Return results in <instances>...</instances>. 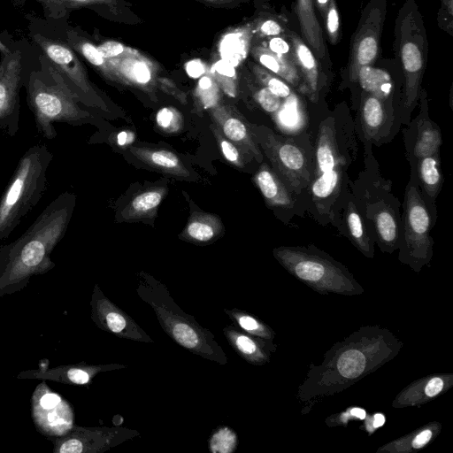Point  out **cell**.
I'll return each instance as SVG.
<instances>
[{
	"label": "cell",
	"mask_w": 453,
	"mask_h": 453,
	"mask_svg": "<svg viewBox=\"0 0 453 453\" xmlns=\"http://www.w3.org/2000/svg\"><path fill=\"white\" fill-rule=\"evenodd\" d=\"M402 347L389 330L364 326L334 344L319 365H310L296 396L305 403L340 393L392 360Z\"/></svg>",
	"instance_id": "obj_1"
},
{
	"label": "cell",
	"mask_w": 453,
	"mask_h": 453,
	"mask_svg": "<svg viewBox=\"0 0 453 453\" xmlns=\"http://www.w3.org/2000/svg\"><path fill=\"white\" fill-rule=\"evenodd\" d=\"M357 138L354 117L348 109L326 113L318 125L305 211L319 224L333 225L343 196L351 188L349 169L357 157Z\"/></svg>",
	"instance_id": "obj_2"
},
{
	"label": "cell",
	"mask_w": 453,
	"mask_h": 453,
	"mask_svg": "<svg viewBox=\"0 0 453 453\" xmlns=\"http://www.w3.org/2000/svg\"><path fill=\"white\" fill-rule=\"evenodd\" d=\"M75 205L69 192L58 196L13 242L0 248V296L23 288L55 264L50 254L64 238Z\"/></svg>",
	"instance_id": "obj_3"
},
{
	"label": "cell",
	"mask_w": 453,
	"mask_h": 453,
	"mask_svg": "<svg viewBox=\"0 0 453 453\" xmlns=\"http://www.w3.org/2000/svg\"><path fill=\"white\" fill-rule=\"evenodd\" d=\"M38 61L40 68L30 71L25 85L27 104L38 133L51 140L57 136L54 122L81 125L91 120L93 114L81 108L83 104L43 55H39Z\"/></svg>",
	"instance_id": "obj_4"
},
{
	"label": "cell",
	"mask_w": 453,
	"mask_h": 453,
	"mask_svg": "<svg viewBox=\"0 0 453 453\" xmlns=\"http://www.w3.org/2000/svg\"><path fill=\"white\" fill-rule=\"evenodd\" d=\"M250 132L271 167L289 189L303 213L313 170V143L307 133L287 136L250 123Z\"/></svg>",
	"instance_id": "obj_5"
},
{
	"label": "cell",
	"mask_w": 453,
	"mask_h": 453,
	"mask_svg": "<svg viewBox=\"0 0 453 453\" xmlns=\"http://www.w3.org/2000/svg\"><path fill=\"white\" fill-rule=\"evenodd\" d=\"M52 159L46 144L33 145L20 157L0 198V244L43 196Z\"/></svg>",
	"instance_id": "obj_6"
},
{
	"label": "cell",
	"mask_w": 453,
	"mask_h": 453,
	"mask_svg": "<svg viewBox=\"0 0 453 453\" xmlns=\"http://www.w3.org/2000/svg\"><path fill=\"white\" fill-rule=\"evenodd\" d=\"M273 253L290 274L316 292L343 296L364 293L344 265L313 245L280 246Z\"/></svg>",
	"instance_id": "obj_7"
},
{
	"label": "cell",
	"mask_w": 453,
	"mask_h": 453,
	"mask_svg": "<svg viewBox=\"0 0 453 453\" xmlns=\"http://www.w3.org/2000/svg\"><path fill=\"white\" fill-rule=\"evenodd\" d=\"M395 34L404 77L402 124L407 126L418 103L427 60L425 23L414 0H406L399 10L395 19Z\"/></svg>",
	"instance_id": "obj_8"
},
{
	"label": "cell",
	"mask_w": 453,
	"mask_h": 453,
	"mask_svg": "<svg viewBox=\"0 0 453 453\" xmlns=\"http://www.w3.org/2000/svg\"><path fill=\"white\" fill-rule=\"evenodd\" d=\"M137 292L155 311L157 319L176 342L191 352L216 361L226 363V357L211 332L202 327L173 301L167 289L153 279L142 276Z\"/></svg>",
	"instance_id": "obj_9"
},
{
	"label": "cell",
	"mask_w": 453,
	"mask_h": 453,
	"mask_svg": "<svg viewBox=\"0 0 453 453\" xmlns=\"http://www.w3.org/2000/svg\"><path fill=\"white\" fill-rule=\"evenodd\" d=\"M28 36L42 55L59 73L66 86L89 108L108 111V107L89 81L76 52L64 40L46 29L40 18L27 13Z\"/></svg>",
	"instance_id": "obj_10"
},
{
	"label": "cell",
	"mask_w": 453,
	"mask_h": 453,
	"mask_svg": "<svg viewBox=\"0 0 453 453\" xmlns=\"http://www.w3.org/2000/svg\"><path fill=\"white\" fill-rule=\"evenodd\" d=\"M403 208V232L398 258L415 272H419L430 263L433 257L431 229L434 224L421 196L413 171H411L405 188Z\"/></svg>",
	"instance_id": "obj_11"
},
{
	"label": "cell",
	"mask_w": 453,
	"mask_h": 453,
	"mask_svg": "<svg viewBox=\"0 0 453 453\" xmlns=\"http://www.w3.org/2000/svg\"><path fill=\"white\" fill-rule=\"evenodd\" d=\"M12 42V50L0 58V129L11 137L19 128V92L32 69L27 65L23 46Z\"/></svg>",
	"instance_id": "obj_12"
},
{
	"label": "cell",
	"mask_w": 453,
	"mask_h": 453,
	"mask_svg": "<svg viewBox=\"0 0 453 453\" xmlns=\"http://www.w3.org/2000/svg\"><path fill=\"white\" fill-rule=\"evenodd\" d=\"M386 12V0H370L364 8L350 42L347 65V78L350 83H357L361 67L372 65L376 60Z\"/></svg>",
	"instance_id": "obj_13"
},
{
	"label": "cell",
	"mask_w": 453,
	"mask_h": 453,
	"mask_svg": "<svg viewBox=\"0 0 453 453\" xmlns=\"http://www.w3.org/2000/svg\"><path fill=\"white\" fill-rule=\"evenodd\" d=\"M356 117L355 128L364 149L390 142L402 125V110L399 107L364 91L361 92Z\"/></svg>",
	"instance_id": "obj_14"
},
{
	"label": "cell",
	"mask_w": 453,
	"mask_h": 453,
	"mask_svg": "<svg viewBox=\"0 0 453 453\" xmlns=\"http://www.w3.org/2000/svg\"><path fill=\"white\" fill-rule=\"evenodd\" d=\"M32 417L38 431L45 435L59 437L74 426L70 403L53 392L43 381L35 389L31 399Z\"/></svg>",
	"instance_id": "obj_15"
},
{
	"label": "cell",
	"mask_w": 453,
	"mask_h": 453,
	"mask_svg": "<svg viewBox=\"0 0 453 453\" xmlns=\"http://www.w3.org/2000/svg\"><path fill=\"white\" fill-rule=\"evenodd\" d=\"M419 112L403 129L406 156L410 166L419 159L440 153L441 133L439 126L428 114L426 91L421 88L419 95Z\"/></svg>",
	"instance_id": "obj_16"
},
{
	"label": "cell",
	"mask_w": 453,
	"mask_h": 453,
	"mask_svg": "<svg viewBox=\"0 0 453 453\" xmlns=\"http://www.w3.org/2000/svg\"><path fill=\"white\" fill-rule=\"evenodd\" d=\"M134 431L107 427H82L73 426L65 434L52 440L54 453L102 452L130 438Z\"/></svg>",
	"instance_id": "obj_17"
},
{
	"label": "cell",
	"mask_w": 453,
	"mask_h": 453,
	"mask_svg": "<svg viewBox=\"0 0 453 453\" xmlns=\"http://www.w3.org/2000/svg\"><path fill=\"white\" fill-rule=\"evenodd\" d=\"M333 226L365 257H374L375 241L355 203L351 188L343 196Z\"/></svg>",
	"instance_id": "obj_18"
},
{
	"label": "cell",
	"mask_w": 453,
	"mask_h": 453,
	"mask_svg": "<svg viewBox=\"0 0 453 453\" xmlns=\"http://www.w3.org/2000/svg\"><path fill=\"white\" fill-rule=\"evenodd\" d=\"M92 319L98 327L135 341L151 342L150 338L124 311L114 306L95 287L92 300Z\"/></svg>",
	"instance_id": "obj_19"
},
{
	"label": "cell",
	"mask_w": 453,
	"mask_h": 453,
	"mask_svg": "<svg viewBox=\"0 0 453 453\" xmlns=\"http://www.w3.org/2000/svg\"><path fill=\"white\" fill-rule=\"evenodd\" d=\"M216 126L244 155L262 163L264 155L250 132V123L232 108L216 105L211 109Z\"/></svg>",
	"instance_id": "obj_20"
},
{
	"label": "cell",
	"mask_w": 453,
	"mask_h": 453,
	"mask_svg": "<svg viewBox=\"0 0 453 453\" xmlns=\"http://www.w3.org/2000/svg\"><path fill=\"white\" fill-rule=\"evenodd\" d=\"M287 37L292 47L294 63L306 88V96L311 103L318 104L326 85L321 65L310 47L296 33L288 29Z\"/></svg>",
	"instance_id": "obj_21"
},
{
	"label": "cell",
	"mask_w": 453,
	"mask_h": 453,
	"mask_svg": "<svg viewBox=\"0 0 453 453\" xmlns=\"http://www.w3.org/2000/svg\"><path fill=\"white\" fill-rule=\"evenodd\" d=\"M253 180L269 207L284 211L288 219L295 214L303 215L296 200L271 165L261 163Z\"/></svg>",
	"instance_id": "obj_22"
},
{
	"label": "cell",
	"mask_w": 453,
	"mask_h": 453,
	"mask_svg": "<svg viewBox=\"0 0 453 453\" xmlns=\"http://www.w3.org/2000/svg\"><path fill=\"white\" fill-rule=\"evenodd\" d=\"M411 171L415 173L421 196L434 224L437 218L435 202L443 182L440 153L419 159L411 166Z\"/></svg>",
	"instance_id": "obj_23"
},
{
	"label": "cell",
	"mask_w": 453,
	"mask_h": 453,
	"mask_svg": "<svg viewBox=\"0 0 453 453\" xmlns=\"http://www.w3.org/2000/svg\"><path fill=\"white\" fill-rule=\"evenodd\" d=\"M452 383V374L428 375L421 378L403 388L393 401V406L405 407L423 404L440 395Z\"/></svg>",
	"instance_id": "obj_24"
},
{
	"label": "cell",
	"mask_w": 453,
	"mask_h": 453,
	"mask_svg": "<svg viewBox=\"0 0 453 453\" xmlns=\"http://www.w3.org/2000/svg\"><path fill=\"white\" fill-rule=\"evenodd\" d=\"M296 12L302 37L306 44L318 59L328 60L322 29L314 11V1L296 0Z\"/></svg>",
	"instance_id": "obj_25"
},
{
	"label": "cell",
	"mask_w": 453,
	"mask_h": 453,
	"mask_svg": "<svg viewBox=\"0 0 453 453\" xmlns=\"http://www.w3.org/2000/svg\"><path fill=\"white\" fill-rule=\"evenodd\" d=\"M102 367L84 365H60L48 369L25 371L17 377L43 380H50L65 384L84 385L90 382L91 379L103 370Z\"/></svg>",
	"instance_id": "obj_26"
},
{
	"label": "cell",
	"mask_w": 453,
	"mask_h": 453,
	"mask_svg": "<svg viewBox=\"0 0 453 453\" xmlns=\"http://www.w3.org/2000/svg\"><path fill=\"white\" fill-rule=\"evenodd\" d=\"M224 332L236 351L250 363L265 364L276 350V345L271 340L246 334L230 326L225 328Z\"/></svg>",
	"instance_id": "obj_27"
},
{
	"label": "cell",
	"mask_w": 453,
	"mask_h": 453,
	"mask_svg": "<svg viewBox=\"0 0 453 453\" xmlns=\"http://www.w3.org/2000/svg\"><path fill=\"white\" fill-rule=\"evenodd\" d=\"M252 54L264 68L284 80L296 91L307 96L303 78L293 61L273 53L263 45L255 46Z\"/></svg>",
	"instance_id": "obj_28"
},
{
	"label": "cell",
	"mask_w": 453,
	"mask_h": 453,
	"mask_svg": "<svg viewBox=\"0 0 453 453\" xmlns=\"http://www.w3.org/2000/svg\"><path fill=\"white\" fill-rule=\"evenodd\" d=\"M130 152L140 161L165 174L179 178L190 176L181 159L169 150L132 146Z\"/></svg>",
	"instance_id": "obj_29"
},
{
	"label": "cell",
	"mask_w": 453,
	"mask_h": 453,
	"mask_svg": "<svg viewBox=\"0 0 453 453\" xmlns=\"http://www.w3.org/2000/svg\"><path fill=\"white\" fill-rule=\"evenodd\" d=\"M357 83L359 84L362 91L402 110V104L396 102L395 97L394 81L387 71L372 65L363 66L358 71Z\"/></svg>",
	"instance_id": "obj_30"
},
{
	"label": "cell",
	"mask_w": 453,
	"mask_h": 453,
	"mask_svg": "<svg viewBox=\"0 0 453 453\" xmlns=\"http://www.w3.org/2000/svg\"><path fill=\"white\" fill-rule=\"evenodd\" d=\"M223 230V224L217 215L195 211L180 238L196 243H204L218 237Z\"/></svg>",
	"instance_id": "obj_31"
},
{
	"label": "cell",
	"mask_w": 453,
	"mask_h": 453,
	"mask_svg": "<svg viewBox=\"0 0 453 453\" xmlns=\"http://www.w3.org/2000/svg\"><path fill=\"white\" fill-rule=\"evenodd\" d=\"M167 194L165 187H155L134 196L121 211L123 220L152 218Z\"/></svg>",
	"instance_id": "obj_32"
},
{
	"label": "cell",
	"mask_w": 453,
	"mask_h": 453,
	"mask_svg": "<svg viewBox=\"0 0 453 453\" xmlns=\"http://www.w3.org/2000/svg\"><path fill=\"white\" fill-rule=\"evenodd\" d=\"M441 425L432 422L409 433L402 438L394 440L381 446L377 451L382 452H411L426 446L435 435L440 434Z\"/></svg>",
	"instance_id": "obj_33"
},
{
	"label": "cell",
	"mask_w": 453,
	"mask_h": 453,
	"mask_svg": "<svg viewBox=\"0 0 453 453\" xmlns=\"http://www.w3.org/2000/svg\"><path fill=\"white\" fill-rule=\"evenodd\" d=\"M118 74L127 82L143 89H151L154 85L152 65L144 59L128 58L119 63Z\"/></svg>",
	"instance_id": "obj_34"
},
{
	"label": "cell",
	"mask_w": 453,
	"mask_h": 453,
	"mask_svg": "<svg viewBox=\"0 0 453 453\" xmlns=\"http://www.w3.org/2000/svg\"><path fill=\"white\" fill-rule=\"evenodd\" d=\"M250 34L247 30H236L224 36L219 51L222 59L237 65L245 58L249 47Z\"/></svg>",
	"instance_id": "obj_35"
},
{
	"label": "cell",
	"mask_w": 453,
	"mask_h": 453,
	"mask_svg": "<svg viewBox=\"0 0 453 453\" xmlns=\"http://www.w3.org/2000/svg\"><path fill=\"white\" fill-rule=\"evenodd\" d=\"M254 73L262 86L267 88L279 97L285 100L297 97L296 90L288 82L265 68L256 66Z\"/></svg>",
	"instance_id": "obj_36"
},
{
	"label": "cell",
	"mask_w": 453,
	"mask_h": 453,
	"mask_svg": "<svg viewBox=\"0 0 453 453\" xmlns=\"http://www.w3.org/2000/svg\"><path fill=\"white\" fill-rule=\"evenodd\" d=\"M196 97L203 110L211 109L218 105L219 99V87L210 76L202 77L196 89Z\"/></svg>",
	"instance_id": "obj_37"
},
{
	"label": "cell",
	"mask_w": 453,
	"mask_h": 453,
	"mask_svg": "<svg viewBox=\"0 0 453 453\" xmlns=\"http://www.w3.org/2000/svg\"><path fill=\"white\" fill-rule=\"evenodd\" d=\"M254 97L260 107L274 118L281 110L287 109L288 103L297 101L296 98L289 99V101L282 99L264 86L256 91Z\"/></svg>",
	"instance_id": "obj_38"
},
{
	"label": "cell",
	"mask_w": 453,
	"mask_h": 453,
	"mask_svg": "<svg viewBox=\"0 0 453 453\" xmlns=\"http://www.w3.org/2000/svg\"><path fill=\"white\" fill-rule=\"evenodd\" d=\"M231 315L236 320L238 325L248 334L266 340H273L275 333L268 326L265 325L256 318L242 312L235 311L231 312Z\"/></svg>",
	"instance_id": "obj_39"
},
{
	"label": "cell",
	"mask_w": 453,
	"mask_h": 453,
	"mask_svg": "<svg viewBox=\"0 0 453 453\" xmlns=\"http://www.w3.org/2000/svg\"><path fill=\"white\" fill-rule=\"evenodd\" d=\"M223 157L233 165L238 168L245 166L243 154L229 141L215 125L211 127Z\"/></svg>",
	"instance_id": "obj_40"
},
{
	"label": "cell",
	"mask_w": 453,
	"mask_h": 453,
	"mask_svg": "<svg viewBox=\"0 0 453 453\" xmlns=\"http://www.w3.org/2000/svg\"><path fill=\"white\" fill-rule=\"evenodd\" d=\"M212 73L224 91L229 96H234L236 94L234 66L220 59L214 64Z\"/></svg>",
	"instance_id": "obj_41"
},
{
	"label": "cell",
	"mask_w": 453,
	"mask_h": 453,
	"mask_svg": "<svg viewBox=\"0 0 453 453\" xmlns=\"http://www.w3.org/2000/svg\"><path fill=\"white\" fill-rule=\"evenodd\" d=\"M157 127L165 133H178L183 126L181 113L173 107L161 108L156 116Z\"/></svg>",
	"instance_id": "obj_42"
},
{
	"label": "cell",
	"mask_w": 453,
	"mask_h": 453,
	"mask_svg": "<svg viewBox=\"0 0 453 453\" xmlns=\"http://www.w3.org/2000/svg\"><path fill=\"white\" fill-rule=\"evenodd\" d=\"M210 449L213 453H230L237 446V436L227 427H222L211 437Z\"/></svg>",
	"instance_id": "obj_43"
},
{
	"label": "cell",
	"mask_w": 453,
	"mask_h": 453,
	"mask_svg": "<svg viewBox=\"0 0 453 453\" xmlns=\"http://www.w3.org/2000/svg\"><path fill=\"white\" fill-rule=\"evenodd\" d=\"M330 43L336 44L341 37V22L335 0H331L323 19Z\"/></svg>",
	"instance_id": "obj_44"
},
{
	"label": "cell",
	"mask_w": 453,
	"mask_h": 453,
	"mask_svg": "<svg viewBox=\"0 0 453 453\" xmlns=\"http://www.w3.org/2000/svg\"><path fill=\"white\" fill-rule=\"evenodd\" d=\"M43 11L44 19L47 21H66L70 12L61 0H35Z\"/></svg>",
	"instance_id": "obj_45"
},
{
	"label": "cell",
	"mask_w": 453,
	"mask_h": 453,
	"mask_svg": "<svg viewBox=\"0 0 453 453\" xmlns=\"http://www.w3.org/2000/svg\"><path fill=\"white\" fill-rule=\"evenodd\" d=\"M267 49L273 53L294 62L292 47L287 35L269 37Z\"/></svg>",
	"instance_id": "obj_46"
},
{
	"label": "cell",
	"mask_w": 453,
	"mask_h": 453,
	"mask_svg": "<svg viewBox=\"0 0 453 453\" xmlns=\"http://www.w3.org/2000/svg\"><path fill=\"white\" fill-rule=\"evenodd\" d=\"M257 31L262 36L273 37L286 35L288 29L279 20L269 18L263 19L257 26Z\"/></svg>",
	"instance_id": "obj_47"
},
{
	"label": "cell",
	"mask_w": 453,
	"mask_h": 453,
	"mask_svg": "<svg viewBox=\"0 0 453 453\" xmlns=\"http://www.w3.org/2000/svg\"><path fill=\"white\" fill-rule=\"evenodd\" d=\"M366 418V412L364 409L358 407H353L348 411L330 417L326 419V424L329 426L345 425L351 418L365 419Z\"/></svg>",
	"instance_id": "obj_48"
},
{
	"label": "cell",
	"mask_w": 453,
	"mask_h": 453,
	"mask_svg": "<svg viewBox=\"0 0 453 453\" xmlns=\"http://www.w3.org/2000/svg\"><path fill=\"white\" fill-rule=\"evenodd\" d=\"M453 0H441V9L438 12V25L452 35Z\"/></svg>",
	"instance_id": "obj_49"
},
{
	"label": "cell",
	"mask_w": 453,
	"mask_h": 453,
	"mask_svg": "<svg viewBox=\"0 0 453 453\" xmlns=\"http://www.w3.org/2000/svg\"><path fill=\"white\" fill-rule=\"evenodd\" d=\"M96 46L104 58L107 61L117 58L125 51V46L115 41H106Z\"/></svg>",
	"instance_id": "obj_50"
},
{
	"label": "cell",
	"mask_w": 453,
	"mask_h": 453,
	"mask_svg": "<svg viewBox=\"0 0 453 453\" xmlns=\"http://www.w3.org/2000/svg\"><path fill=\"white\" fill-rule=\"evenodd\" d=\"M160 84V88L165 92L173 96H174L177 100L181 102L182 104L187 103V96L186 94L180 90L173 82L165 78H160L158 80Z\"/></svg>",
	"instance_id": "obj_51"
},
{
	"label": "cell",
	"mask_w": 453,
	"mask_h": 453,
	"mask_svg": "<svg viewBox=\"0 0 453 453\" xmlns=\"http://www.w3.org/2000/svg\"><path fill=\"white\" fill-rule=\"evenodd\" d=\"M186 72L193 79L201 77L205 73V66L199 59H193L186 64Z\"/></svg>",
	"instance_id": "obj_52"
},
{
	"label": "cell",
	"mask_w": 453,
	"mask_h": 453,
	"mask_svg": "<svg viewBox=\"0 0 453 453\" xmlns=\"http://www.w3.org/2000/svg\"><path fill=\"white\" fill-rule=\"evenodd\" d=\"M65 7L71 12L78 7L105 3V0H61Z\"/></svg>",
	"instance_id": "obj_53"
},
{
	"label": "cell",
	"mask_w": 453,
	"mask_h": 453,
	"mask_svg": "<svg viewBox=\"0 0 453 453\" xmlns=\"http://www.w3.org/2000/svg\"><path fill=\"white\" fill-rule=\"evenodd\" d=\"M369 432H372L373 430L382 426L385 423V417L381 413H376L373 415L372 419L370 420Z\"/></svg>",
	"instance_id": "obj_54"
},
{
	"label": "cell",
	"mask_w": 453,
	"mask_h": 453,
	"mask_svg": "<svg viewBox=\"0 0 453 453\" xmlns=\"http://www.w3.org/2000/svg\"><path fill=\"white\" fill-rule=\"evenodd\" d=\"M133 140L134 134L130 131H121L117 136V142L120 146L129 144Z\"/></svg>",
	"instance_id": "obj_55"
},
{
	"label": "cell",
	"mask_w": 453,
	"mask_h": 453,
	"mask_svg": "<svg viewBox=\"0 0 453 453\" xmlns=\"http://www.w3.org/2000/svg\"><path fill=\"white\" fill-rule=\"evenodd\" d=\"M322 19H324L328 4L331 0H313Z\"/></svg>",
	"instance_id": "obj_56"
},
{
	"label": "cell",
	"mask_w": 453,
	"mask_h": 453,
	"mask_svg": "<svg viewBox=\"0 0 453 453\" xmlns=\"http://www.w3.org/2000/svg\"><path fill=\"white\" fill-rule=\"evenodd\" d=\"M12 42L7 43V41L0 39V57L8 54L12 50Z\"/></svg>",
	"instance_id": "obj_57"
},
{
	"label": "cell",
	"mask_w": 453,
	"mask_h": 453,
	"mask_svg": "<svg viewBox=\"0 0 453 453\" xmlns=\"http://www.w3.org/2000/svg\"><path fill=\"white\" fill-rule=\"evenodd\" d=\"M28 0H12V3L17 7H22Z\"/></svg>",
	"instance_id": "obj_58"
},
{
	"label": "cell",
	"mask_w": 453,
	"mask_h": 453,
	"mask_svg": "<svg viewBox=\"0 0 453 453\" xmlns=\"http://www.w3.org/2000/svg\"><path fill=\"white\" fill-rule=\"evenodd\" d=\"M206 1L216 2V1H219V0H206Z\"/></svg>",
	"instance_id": "obj_59"
},
{
	"label": "cell",
	"mask_w": 453,
	"mask_h": 453,
	"mask_svg": "<svg viewBox=\"0 0 453 453\" xmlns=\"http://www.w3.org/2000/svg\"><path fill=\"white\" fill-rule=\"evenodd\" d=\"M105 1H107V0H105Z\"/></svg>",
	"instance_id": "obj_60"
}]
</instances>
